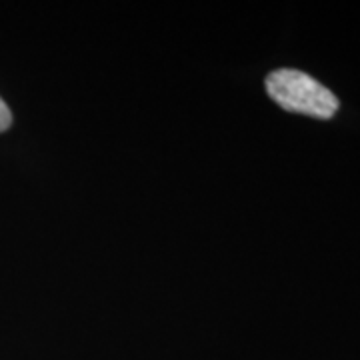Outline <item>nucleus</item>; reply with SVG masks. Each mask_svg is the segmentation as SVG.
<instances>
[{"mask_svg":"<svg viewBox=\"0 0 360 360\" xmlns=\"http://www.w3.org/2000/svg\"><path fill=\"white\" fill-rule=\"evenodd\" d=\"M269 96L288 112L314 118H333L338 110V98L319 80L295 68H281L266 77Z\"/></svg>","mask_w":360,"mask_h":360,"instance_id":"1","label":"nucleus"},{"mask_svg":"<svg viewBox=\"0 0 360 360\" xmlns=\"http://www.w3.org/2000/svg\"><path fill=\"white\" fill-rule=\"evenodd\" d=\"M11 124H13V112H11V108L6 106V103L0 98V132L11 129Z\"/></svg>","mask_w":360,"mask_h":360,"instance_id":"2","label":"nucleus"}]
</instances>
